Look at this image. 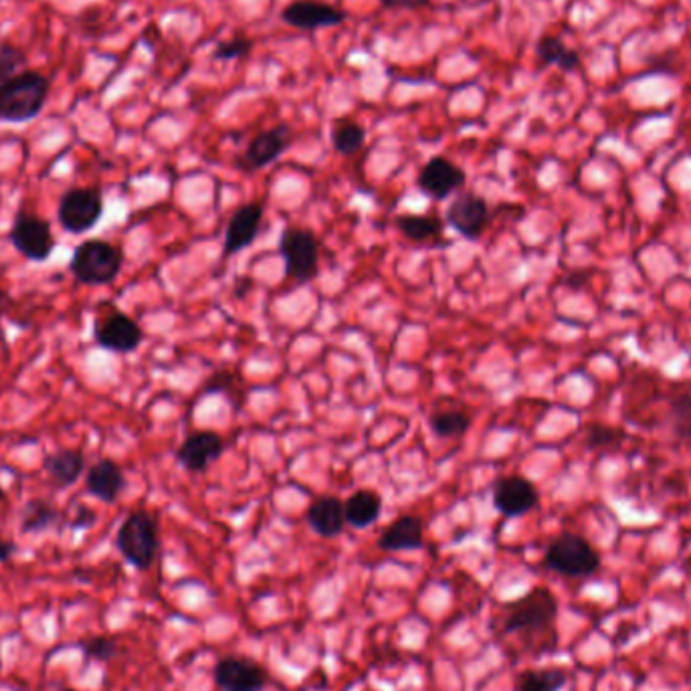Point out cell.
<instances>
[{
  "label": "cell",
  "instance_id": "cell-1",
  "mask_svg": "<svg viewBox=\"0 0 691 691\" xmlns=\"http://www.w3.org/2000/svg\"><path fill=\"white\" fill-rule=\"evenodd\" d=\"M51 82L39 71H23L0 84V122L25 124L42 112Z\"/></svg>",
  "mask_w": 691,
  "mask_h": 691
},
{
  "label": "cell",
  "instance_id": "cell-2",
  "mask_svg": "<svg viewBox=\"0 0 691 691\" xmlns=\"http://www.w3.org/2000/svg\"><path fill=\"white\" fill-rule=\"evenodd\" d=\"M558 619V601L546 587H534L532 591L511 601L504 607V633L506 636H534L552 631Z\"/></svg>",
  "mask_w": 691,
  "mask_h": 691
},
{
  "label": "cell",
  "instance_id": "cell-3",
  "mask_svg": "<svg viewBox=\"0 0 691 691\" xmlns=\"http://www.w3.org/2000/svg\"><path fill=\"white\" fill-rule=\"evenodd\" d=\"M124 268V251L110 240L87 239L71 255L70 271L82 285H112Z\"/></svg>",
  "mask_w": 691,
  "mask_h": 691
},
{
  "label": "cell",
  "instance_id": "cell-4",
  "mask_svg": "<svg viewBox=\"0 0 691 691\" xmlns=\"http://www.w3.org/2000/svg\"><path fill=\"white\" fill-rule=\"evenodd\" d=\"M115 548L124 556L127 565L141 572L150 570L160 548L156 516L146 509L132 511L115 534Z\"/></svg>",
  "mask_w": 691,
  "mask_h": 691
},
{
  "label": "cell",
  "instance_id": "cell-5",
  "mask_svg": "<svg viewBox=\"0 0 691 691\" xmlns=\"http://www.w3.org/2000/svg\"><path fill=\"white\" fill-rule=\"evenodd\" d=\"M544 566L566 579H589L601 568V554L587 538L565 532L546 548Z\"/></svg>",
  "mask_w": 691,
  "mask_h": 691
},
{
  "label": "cell",
  "instance_id": "cell-6",
  "mask_svg": "<svg viewBox=\"0 0 691 691\" xmlns=\"http://www.w3.org/2000/svg\"><path fill=\"white\" fill-rule=\"evenodd\" d=\"M103 217V195L98 186H75L57 205V221L70 235H82L98 225Z\"/></svg>",
  "mask_w": 691,
  "mask_h": 691
},
{
  "label": "cell",
  "instance_id": "cell-7",
  "mask_svg": "<svg viewBox=\"0 0 691 691\" xmlns=\"http://www.w3.org/2000/svg\"><path fill=\"white\" fill-rule=\"evenodd\" d=\"M280 254L285 261L287 277L304 285L320 271V240L310 229L287 226L280 240Z\"/></svg>",
  "mask_w": 691,
  "mask_h": 691
},
{
  "label": "cell",
  "instance_id": "cell-8",
  "mask_svg": "<svg viewBox=\"0 0 691 691\" xmlns=\"http://www.w3.org/2000/svg\"><path fill=\"white\" fill-rule=\"evenodd\" d=\"M9 240L18 254L33 263L47 261L53 255L57 245L51 223L25 209L16 212L13 226L9 231Z\"/></svg>",
  "mask_w": 691,
  "mask_h": 691
},
{
  "label": "cell",
  "instance_id": "cell-9",
  "mask_svg": "<svg viewBox=\"0 0 691 691\" xmlns=\"http://www.w3.org/2000/svg\"><path fill=\"white\" fill-rule=\"evenodd\" d=\"M94 340L99 348L108 353H136L144 340V330L124 311L112 310L96 322Z\"/></svg>",
  "mask_w": 691,
  "mask_h": 691
},
{
  "label": "cell",
  "instance_id": "cell-10",
  "mask_svg": "<svg viewBox=\"0 0 691 691\" xmlns=\"http://www.w3.org/2000/svg\"><path fill=\"white\" fill-rule=\"evenodd\" d=\"M212 679L221 691H263L268 671L245 655H225L214 664Z\"/></svg>",
  "mask_w": 691,
  "mask_h": 691
},
{
  "label": "cell",
  "instance_id": "cell-11",
  "mask_svg": "<svg viewBox=\"0 0 691 691\" xmlns=\"http://www.w3.org/2000/svg\"><path fill=\"white\" fill-rule=\"evenodd\" d=\"M492 499L502 516L520 518L536 508L540 494L536 485L522 476H506L495 481Z\"/></svg>",
  "mask_w": 691,
  "mask_h": 691
},
{
  "label": "cell",
  "instance_id": "cell-12",
  "mask_svg": "<svg viewBox=\"0 0 691 691\" xmlns=\"http://www.w3.org/2000/svg\"><path fill=\"white\" fill-rule=\"evenodd\" d=\"M292 144H294L292 127H271V129L257 134L254 140L249 141V146L245 148L237 164L240 169L249 170V172L266 169L269 164H273Z\"/></svg>",
  "mask_w": 691,
  "mask_h": 691
},
{
  "label": "cell",
  "instance_id": "cell-13",
  "mask_svg": "<svg viewBox=\"0 0 691 691\" xmlns=\"http://www.w3.org/2000/svg\"><path fill=\"white\" fill-rule=\"evenodd\" d=\"M466 181V170L459 169L449 158L435 156L419 172L417 184L427 197L433 200H445L452 197L455 190H459Z\"/></svg>",
  "mask_w": 691,
  "mask_h": 691
},
{
  "label": "cell",
  "instance_id": "cell-14",
  "mask_svg": "<svg viewBox=\"0 0 691 691\" xmlns=\"http://www.w3.org/2000/svg\"><path fill=\"white\" fill-rule=\"evenodd\" d=\"M225 453V441L214 431H195L184 439L176 452L178 464L188 473H205Z\"/></svg>",
  "mask_w": 691,
  "mask_h": 691
},
{
  "label": "cell",
  "instance_id": "cell-15",
  "mask_svg": "<svg viewBox=\"0 0 691 691\" xmlns=\"http://www.w3.org/2000/svg\"><path fill=\"white\" fill-rule=\"evenodd\" d=\"M447 223L466 239H480L490 221V207L485 198L476 193H464L455 197L445 212Z\"/></svg>",
  "mask_w": 691,
  "mask_h": 691
},
{
  "label": "cell",
  "instance_id": "cell-16",
  "mask_svg": "<svg viewBox=\"0 0 691 691\" xmlns=\"http://www.w3.org/2000/svg\"><path fill=\"white\" fill-rule=\"evenodd\" d=\"M282 21L299 30H318L324 27H338L346 21V14L336 7L318 0H296L282 11Z\"/></svg>",
  "mask_w": 691,
  "mask_h": 691
},
{
  "label": "cell",
  "instance_id": "cell-17",
  "mask_svg": "<svg viewBox=\"0 0 691 691\" xmlns=\"http://www.w3.org/2000/svg\"><path fill=\"white\" fill-rule=\"evenodd\" d=\"M127 481L126 473L113 459H99L85 471V490L103 504H115L124 494Z\"/></svg>",
  "mask_w": 691,
  "mask_h": 691
},
{
  "label": "cell",
  "instance_id": "cell-18",
  "mask_svg": "<svg viewBox=\"0 0 691 691\" xmlns=\"http://www.w3.org/2000/svg\"><path fill=\"white\" fill-rule=\"evenodd\" d=\"M263 221V205L261 202H249L243 205L240 209L233 212L229 219L225 231V243H223V255L239 254L245 247H249L261 229Z\"/></svg>",
  "mask_w": 691,
  "mask_h": 691
},
{
  "label": "cell",
  "instance_id": "cell-19",
  "mask_svg": "<svg viewBox=\"0 0 691 691\" xmlns=\"http://www.w3.org/2000/svg\"><path fill=\"white\" fill-rule=\"evenodd\" d=\"M87 469L85 453L82 449H57L45 455L42 471L53 490H67L75 485Z\"/></svg>",
  "mask_w": 691,
  "mask_h": 691
},
{
  "label": "cell",
  "instance_id": "cell-20",
  "mask_svg": "<svg viewBox=\"0 0 691 691\" xmlns=\"http://www.w3.org/2000/svg\"><path fill=\"white\" fill-rule=\"evenodd\" d=\"M424 546L423 520L419 516H400L388 523L379 538L382 552L419 551Z\"/></svg>",
  "mask_w": 691,
  "mask_h": 691
},
{
  "label": "cell",
  "instance_id": "cell-21",
  "mask_svg": "<svg viewBox=\"0 0 691 691\" xmlns=\"http://www.w3.org/2000/svg\"><path fill=\"white\" fill-rule=\"evenodd\" d=\"M308 523L318 536H340L346 528L344 502L336 495H322L313 499L308 508Z\"/></svg>",
  "mask_w": 691,
  "mask_h": 691
},
{
  "label": "cell",
  "instance_id": "cell-22",
  "mask_svg": "<svg viewBox=\"0 0 691 691\" xmlns=\"http://www.w3.org/2000/svg\"><path fill=\"white\" fill-rule=\"evenodd\" d=\"M63 522H65V514L45 497L30 499L21 511L23 534H42L47 530L59 528Z\"/></svg>",
  "mask_w": 691,
  "mask_h": 691
},
{
  "label": "cell",
  "instance_id": "cell-23",
  "mask_svg": "<svg viewBox=\"0 0 691 691\" xmlns=\"http://www.w3.org/2000/svg\"><path fill=\"white\" fill-rule=\"evenodd\" d=\"M381 514L382 497L372 490H356L344 504L346 523L356 530H365L379 522Z\"/></svg>",
  "mask_w": 691,
  "mask_h": 691
},
{
  "label": "cell",
  "instance_id": "cell-24",
  "mask_svg": "<svg viewBox=\"0 0 691 691\" xmlns=\"http://www.w3.org/2000/svg\"><path fill=\"white\" fill-rule=\"evenodd\" d=\"M202 395H223L229 398V403L240 409L245 398H247V391H245V381L240 377L239 372L231 370V368H221L217 372H212L211 377L207 379V382L202 384L200 388Z\"/></svg>",
  "mask_w": 691,
  "mask_h": 691
},
{
  "label": "cell",
  "instance_id": "cell-25",
  "mask_svg": "<svg viewBox=\"0 0 691 691\" xmlns=\"http://www.w3.org/2000/svg\"><path fill=\"white\" fill-rule=\"evenodd\" d=\"M568 681V674L563 667H544V669H526L514 683V691H560Z\"/></svg>",
  "mask_w": 691,
  "mask_h": 691
},
{
  "label": "cell",
  "instance_id": "cell-26",
  "mask_svg": "<svg viewBox=\"0 0 691 691\" xmlns=\"http://www.w3.org/2000/svg\"><path fill=\"white\" fill-rule=\"evenodd\" d=\"M538 59L546 65H556L563 71L579 70L580 57L577 51L568 49L558 37L546 35L536 45Z\"/></svg>",
  "mask_w": 691,
  "mask_h": 691
},
{
  "label": "cell",
  "instance_id": "cell-27",
  "mask_svg": "<svg viewBox=\"0 0 691 691\" xmlns=\"http://www.w3.org/2000/svg\"><path fill=\"white\" fill-rule=\"evenodd\" d=\"M395 226L398 233H403L407 239L415 243L433 239L441 235L443 221L439 217H424V214H400L396 217Z\"/></svg>",
  "mask_w": 691,
  "mask_h": 691
},
{
  "label": "cell",
  "instance_id": "cell-28",
  "mask_svg": "<svg viewBox=\"0 0 691 691\" xmlns=\"http://www.w3.org/2000/svg\"><path fill=\"white\" fill-rule=\"evenodd\" d=\"M332 144L340 155H358L367 144V129L353 120H340L332 127Z\"/></svg>",
  "mask_w": 691,
  "mask_h": 691
},
{
  "label": "cell",
  "instance_id": "cell-29",
  "mask_svg": "<svg viewBox=\"0 0 691 691\" xmlns=\"http://www.w3.org/2000/svg\"><path fill=\"white\" fill-rule=\"evenodd\" d=\"M429 427L439 439L464 437L471 427V417L464 410H439L429 417Z\"/></svg>",
  "mask_w": 691,
  "mask_h": 691
},
{
  "label": "cell",
  "instance_id": "cell-30",
  "mask_svg": "<svg viewBox=\"0 0 691 691\" xmlns=\"http://www.w3.org/2000/svg\"><path fill=\"white\" fill-rule=\"evenodd\" d=\"M75 645L82 650L87 662L106 664V662H112V659H115V657L120 655V645H118V639H115V637H87V639L75 643Z\"/></svg>",
  "mask_w": 691,
  "mask_h": 691
},
{
  "label": "cell",
  "instance_id": "cell-31",
  "mask_svg": "<svg viewBox=\"0 0 691 691\" xmlns=\"http://www.w3.org/2000/svg\"><path fill=\"white\" fill-rule=\"evenodd\" d=\"M25 65H27V53L21 47H16L13 42L0 41V84L23 73Z\"/></svg>",
  "mask_w": 691,
  "mask_h": 691
},
{
  "label": "cell",
  "instance_id": "cell-32",
  "mask_svg": "<svg viewBox=\"0 0 691 691\" xmlns=\"http://www.w3.org/2000/svg\"><path fill=\"white\" fill-rule=\"evenodd\" d=\"M254 49V41L249 37H243L237 35L233 39H226L217 45L214 49V59L217 61H233V59H243L245 55H249Z\"/></svg>",
  "mask_w": 691,
  "mask_h": 691
},
{
  "label": "cell",
  "instance_id": "cell-33",
  "mask_svg": "<svg viewBox=\"0 0 691 691\" xmlns=\"http://www.w3.org/2000/svg\"><path fill=\"white\" fill-rule=\"evenodd\" d=\"M98 522V514L94 511L91 508H87V506H77L75 511H73V516H71L70 528L71 530H79V532H84V530H89V528H94Z\"/></svg>",
  "mask_w": 691,
  "mask_h": 691
},
{
  "label": "cell",
  "instance_id": "cell-34",
  "mask_svg": "<svg viewBox=\"0 0 691 691\" xmlns=\"http://www.w3.org/2000/svg\"><path fill=\"white\" fill-rule=\"evenodd\" d=\"M384 9L391 11H419L431 4V0H381Z\"/></svg>",
  "mask_w": 691,
  "mask_h": 691
},
{
  "label": "cell",
  "instance_id": "cell-35",
  "mask_svg": "<svg viewBox=\"0 0 691 691\" xmlns=\"http://www.w3.org/2000/svg\"><path fill=\"white\" fill-rule=\"evenodd\" d=\"M14 554H16V544H14V542L0 540V565H2V563H9Z\"/></svg>",
  "mask_w": 691,
  "mask_h": 691
},
{
  "label": "cell",
  "instance_id": "cell-36",
  "mask_svg": "<svg viewBox=\"0 0 691 691\" xmlns=\"http://www.w3.org/2000/svg\"><path fill=\"white\" fill-rule=\"evenodd\" d=\"M9 306H11V296H9V292L4 289V285L0 282V320H2V316L9 310Z\"/></svg>",
  "mask_w": 691,
  "mask_h": 691
},
{
  "label": "cell",
  "instance_id": "cell-37",
  "mask_svg": "<svg viewBox=\"0 0 691 691\" xmlns=\"http://www.w3.org/2000/svg\"><path fill=\"white\" fill-rule=\"evenodd\" d=\"M251 277H240L239 282H237V287H235V296L243 297V294L251 287Z\"/></svg>",
  "mask_w": 691,
  "mask_h": 691
},
{
  "label": "cell",
  "instance_id": "cell-38",
  "mask_svg": "<svg viewBox=\"0 0 691 691\" xmlns=\"http://www.w3.org/2000/svg\"><path fill=\"white\" fill-rule=\"evenodd\" d=\"M7 502H9V497H7V492H4L2 488H0V511H2V508H4V506H7Z\"/></svg>",
  "mask_w": 691,
  "mask_h": 691
},
{
  "label": "cell",
  "instance_id": "cell-39",
  "mask_svg": "<svg viewBox=\"0 0 691 691\" xmlns=\"http://www.w3.org/2000/svg\"><path fill=\"white\" fill-rule=\"evenodd\" d=\"M61 691H75V690H71V688H65V690H61Z\"/></svg>",
  "mask_w": 691,
  "mask_h": 691
},
{
  "label": "cell",
  "instance_id": "cell-40",
  "mask_svg": "<svg viewBox=\"0 0 691 691\" xmlns=\"http://www.w3.org/2000/svg\"><path fill=\"white\" fill-rule=\"evenodd\" d=\"M0 469H2V467H0Z\"/></svg>",
  "mask_w": 691,
  "mask_h": 691
}]
</instances>
